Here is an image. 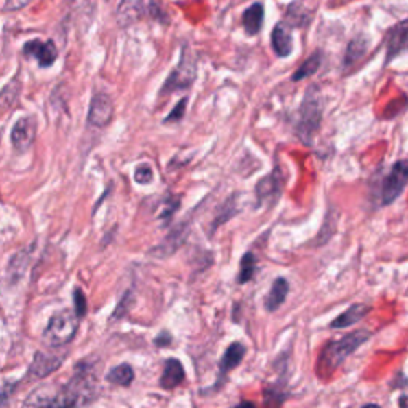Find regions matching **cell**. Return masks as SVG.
Returning <instances> with one entry per match:
<instances>
[{
  "label": "cell",
  "mask_w": 408,
  "mask_h": 408,
  "mask_svg": "<svg viewBox=\"0 0 408 408\" xmlns=\"http://www.w3.org/2000/svg\"><path fill=\"white\" fill-rule=\"evenodd\" d=\"M263 19H265L263 3L255 2L244 10L243 26H244V31L248 32V36H255V34L260 32V29L263 26Z\"/></svg>",
  "instance_id": "obj_16"
},
{
  "label": "cell",
  "mask_w": 408,
  "mask_h": 408,
  "mask_svg": "<svg viewBox=\"0 0 408 408\" xmlns=\"http://www.w3.org/2000/svg\"><path fill=\"white\" fill-rule=\"evenodd\" d=\"M408 184V160L397 161L386 176L381 187V203L391 204Z\"/></svg>",
  "instance_id": "obj_5"
},
{
  "label": "cell",
  "mask_w": 408,
  "mask_h": 408,
  "mask_svg": "<svg viewBox=\"0 0 408 408\" xmlns=\"http://www.w3.org/2000/svg\"><path fill=\"white\" fill-rule=\"evenodd\" d=\"M171 341H173V337H171V333H169V332H166V331L160 332L158 335H156V338H155V345L158 346V348L169 346V345H171Z\"/></svg>",
  "instance_id": "obj_29"
},
{
  "label": "cell",
  "mask_w": 408,
  "mask_h": 408,
  "mask_svg": "<svg viewBox=\"0 0 408 408\" xmlns=\"http://www.w3.org/2000/svg\"><path fill=\"white\" fill-rule=\"evenodd\" d=\"M187 97H182V99L177 102L176 104V107L173 110L169 112V115L165 118L163 120V123L166 125V123H174V121H180L182 118H184V115H185V109H187Z\"/></svg>",
  "instance_id": "obj_24"
},
{
  "label": "cell",
  "mask_w": 408,
  "mask_h": 408,
  "mask_svg": "<svg viewBox=\"0 0 408 408\" xmlns=\"http://www.w3.org/2000/svg\"><path fill=\"white\" fill-rule=\"evenodd\" d=\"M179 206H180V201L177 200V198H173L171 201H168V203H166L165 211H163V213H161V215H160V219L163 220V222L168 224L169 220H171V217H173V215H174L176 211L179 209Z\"/></svg>",
  "instance_id": "obj_27"
},
{
  "label": "cell",
  "mask_w": 408,
  "mask_h": 408,
  "mask_svg": "<svg viewBox=\"0 0 408 408\" xmlns=\"http://www.w3.org/2000/svg\"><path fill=\"white\" fill-rule=\"evenodd\" d=\"M23 53L24 56L36 59L42 69L51 67L58 59V48L53 40L43 42L40 38H34L24 43Z\"/></svg>",
  "instance_id": "obj_8"
},
{
  "label": "cell",
  "mask_w": 408,
  "mask_h": 408,
  "mask_svg": "<svg viewBox=\"0 0 408 408\" xmlns=\"http://www.w3.org/2000/svg\"><path fill=\"white\" fill-rule=\"evenodd\" d=\"M255 267H257V257H255L252 252L244 254L243 259H241V262H239L238 283L239 284L249 283L255 274Z\"/></svg>",
  "instance_id": "obj_20"
},
{
  "label": "cell",
  "mask_w": 408,
  "mask_h": 408,
  "mask_svg": "<svg viewBox=\"0 0 408 408\" xmlns=\"http://www.w3.org/2000/svg\"><path fill=\"white\" fill-rule=\"evenodd\" d=\"M289 286L286 278H276L272 284V289H269V293L265 298V308L268 309L269 313L276 311V309L281 308V304L286 302L287 293H289Z\"/></svg>",
  "instance_id": "obj_15"
},
{
  "label": "cell",
  "mask_w": 408,
  "mask_h": 408,
  "mask_svg": "<svg viewBox=\"0 0 408 408\" xmlns=\"http://www.w3.org/2000/svg\"><path fill=\"white\" fill-rule=\"evenodd\" d=\"M37 136V123L34 117H23L13 125V130L10 132V141L12 147L18 154L29 150L36 141Z\"/></svg>",
  "instance_id": "obj_7"
},
{
  "label": "cell",
  "mask_w": 408,
  "mask_h": 408,
  "mask_svg": "<svg viewBox=\"0 0 408 408\" xmlns=\"http://www.w3.org/2000/svg\"><path fill=\"white\" fill-rule=\"evenodd\" d=\"M404 50H408V21L397 24L387 34V59H392Z\"/></svg>",
  "instance_id": "obj_14"
},
{
  "label": "cell",
  "mask_w": 408,
  "mask_h": 408,
  "mask_svg": "<svg viewBox=\"0 0 408 408\" xmlns=\"http://www.w3.org/2000/svg\"><path fill=\"white\" fill-rule=\"evenodd\" d=\"M106 378L112 385L128 387L134 381V370H132L130 363H120V365L112 368V370L107 373Z\"/></svg>",
  "instance_id": "obj_18"
},
{
  "label": "cell",
  "mask_w": 408,
  "mask_h": 408,
  "mask_svg": "<svg viewBox=\"0 0 408 408\" xmlns=\"http://www.w3.org/2000/svg\"><path fill=\"white\" fill-rule=\"evenodd\" d=\"M196 80V58L190 50L184 48L180 61L176 69L169 73L166 82L161 86L160 95H171L177 90H189Z\"/></svg>",
  "instance_id": "obj_4"
},
{
  "label": "cell",
  "mask_w": 408,
  "mask_h": 408,
  "mask_svg": "<svg viewBox=\"0 0 408 408\" xmlns=\"http://www.w3.org/2000/svg\"><path fill=\"white\" fill-rule=\"evenodd\" d=\"M134 180L141 185H147L154 180V171L149 165H141L134 173Z\"/></svg>",
  "instance_id": "obj_25"
},
{
  "label": "cell",
  "mask_w": 408,
  "mask_h": 408,
  "mask_svg": "<svg viewBox=\"0 0 408 408\" xmlns=\"http://www.w3.org/2000/svg\"><path fill=\"white\" fill-rule=\"evenodd\" d=\"M272 47L279 58H287L293 51V40L286 23H279L272 32Z\"/></svg>",
  "instance_id": "obj_12"
},
{
  "label": "cell",
  "mask_w": 408,
  "mask_h": 408,
  "mask_svg": "<svg viewBox=\"0 0 408 408\" xmlns=\"http://www.w3.org/2000/svg\"><path fill=\"white\" fill-rule=\"evenodd\" d=\"M114 114L115 109L110 96L106 95V93H96L90 101V109H88L86 120L91 126L106 128L114 120Z\"/></svg>",
  "instance_id": "obj_6"
},
{
  "label": "cell",
  "mask_w": 408,
  "mask_h": 408,
  "mask_svg": "<svg viewBox=\"0 0 408 408\" xmlns=\"http://www.w3.org/2000/svg\"><path fill=\"white\" fill-rule=\"evenodd\" d=\"M245 351H248V348H245L244 343H241V341L232 343V345L225 350L224 356H222V359H220V363H219L220 378H222L224 375H227L228 372H232L233 368H236L241 362H243Z\"/></svg>",
  "instance_id": "obj_13"
},
{
  "label": "cell",
  "mask_w": 408,
  "mask_h": 408,
  "mask_svg": "<svg viewBox=\"0 0 408 408\" xmlns=\"http://www.w3.org/2000/svg\"><path fill=\"white\" fill-rule=\"evenodd\" d=\"M78 317L69 309H62L51 316L48 321L45 331H43V341L50 348H61L69 345L77 335L78 328Z\"/></svg>",
  "instance_id": "obj_3"
},
{
  "label": "cell",
  "mask_w": 408,
  "mask_h": 408,
  "mask_svg": "<svg viewBox=\"0 0 408 408\" xmlns=\"http://www.w3.org/2000/svg\"><path fill=\"white\" fill-rule=\"evenodd\" d=\"M185 380V370H184V365H182V362L179 359L176 357H169L168 361L165 362V367H163V373H161L160 376V386L163 387V389H174V387L180 386L182 383Z\"/></svg>",
  "instance_id": "obj_11"
},
{
  "label": "cell",
  "mask_w": 408,
  "mask_h": 408,
  "mask_svg": "<svg viewBox=\"0 0 408 408\" xmlns=\"http://www.w3.org/2000/svg\"><path fill=\"white\" fill-rule=\"evenodd\" d=\"M64 359H66L64 354H50L37 351L34 354L31 365H29V376L40 380V378L51 375L53 372H56L58 368L62 365Z\"/></svg>",
  "instance_id": "obj_10"
},
{
  "label": "cell",
  "mask_w": 408,
  "mask_h": 408,
  "mask_svg": "<svg viewBox=\"0 0 408 408\" xmlns=\"http://www.w3.org/2000/svg\"><path fill=\"white\" fill-rule=\"evenodd\" d=\"M185 235H187V230L176 228L174 232L163 241V244H161L160 248L155 249V252H161L160 257H163V255H166V254H173L174 250L182 244V241L185 239Z\"/></svg>",
  "instance_id": "obj_21"
},
{
  "label": "cell",
  "mask_w": 408,
  "mask_h": 408,
  "mask_svg": "<svg viewBox=\"0 0 408 408\" xmlns=\"http://www.w3.org/2000/svg\"><path fill=\"white\" fill-rule=\"evenodd\" d=\"M368 338H370V332L367 331H357L352 333H348L340 340L328 343V345L324 348L321 354V359H319V363H321L322 370L333 372L337 367H340L348 356L357 350L359 346L363 345Z\"/></svg>",
  "instance_id": "obj_1"
},
{
  "label": "cell",
  "mask_w": 408,
  "mask_h": 408,
  "mask_svg": "<svg viewBox=\"0 0 408 408\" xmlns=\"http://www.w3.org/2000/svg\"><path fill=\"white\" fill-rule=\"evenodd\" d=\"M365 40L363 38H354V40L350 43V47H348V51H346V56H345V64L346 66H350L354 61H357L359 58H361L363 53H365Z\"/></svg>",
  "instance_id": "obj_22"
},
{
  "label": "cell",
  "mask_w": 408,
  "mask_h": 408,
  "mask_svg": "<svg viewBox=\"0 0 408 408\" xmlns=\"http://www.w3.org/2000/svg\"><path fill=\"white\" fill-rule=\"evenodd\" d=\"M32 0H5L3 10L5 12H18V10L26 8Z\"/></svg>",
  "instance_id": "obj_28"
},
{
  "label": "cell",
  "mask_w": 408,
  "mask_h": 408,
  "mask_svg": "<svg viewBox=\"0 0 408 408\" xmlns=\"http://www.w3.org/2000/svg\"><path fill=\"white\" fill-rule=\"evenodd\" d=\"M400 405H408V399H402L400 400Z\"/></svg>",
  "instance_id": "obj_30"
},
{
  "label": "cell",
  "mask_w": 408,
  "mask_h": 408,
  "mask_svg": "<svg viewBox=\"0 0 408 408\" xmlns=\"http://www.w3.org/2000/svg\"><path fill=\"white\" fill-rule=\"evenodd\" d=\"M73 307H75V314L78 317H83L86 314V297L80 287L73 289Z\"/></svg>",
  "instance_id": "obj_23"
},
{
  "label": "cell",
  "mask_w": 408,
  "mask_h": 408,
  "mask_svg": "<svg viewBox=\"0 0 408 408\" xmlns=\"http://www.w3.org/2000/svg\"><path fill=\"white\" fill-rule=\"evenodd\" d=\"M321 62H322V53L321 51L313 53V55L309 56L307 61H304L302 66L297 69V72H295L292 75V80L300 82V80H303V78L314 75V73L319 71V67H321Z\"/></svg>",
  "instance_id": "obj_19"
},
{
  "label": "cell",
  "mask_w": 408,
  "mask_h": 408,
  "mask_svg": "<svg viewBox=\"0 0 408 408\" xmlns=\"http://www.w3.org/2000/svg\"><path fill=\"white\" fill-rule=\"evenodd\" d=\"M370 313V308L367 304H352L346 309L345 313H341L335 321L331 324L332 328H346L351 327L352 324H356L367 316Z\"/></svg>",
  "instance_id": "obj_17"
},
{
  "label": "cell",
  "mask_w": 408,
  "mask_h": 408,
  "mask_svg": "<svg viewBox=\"0 0 408 408\" xmlns=\"http://www.w3.org/2000/svg\"><path fill=\"white\" fill-rule=\"evenodd\" d=\"M283 177L279 176V169H274L272 174L265 176L263 179L255 187V196H257V204L259 206H267V204H274L279 200V196L283 193Z\"/></svg>",
  "instance_id": "obj_9"
},
{
  "label": "cell",
  "mask_w": 408,
  "mask_h": 408,
  "mask_svg": "<svg viewBox=\"0 0 408 408\" xmlns=\"http://www.w3.org/2000/svg\"><path fill=\"white\" fill-rule=\"evenodd\" d=\"M322 120V99L317 86H309L303 97L300 107V120L297 126V134L304 144H311Z\"/></svg>",
  "instance_id": "obj_2"
},
{
  "label": "cell",
  "mask_w": 408,
  "mask_h": 408,
  "mask_svg": "<svg viewBox=\"0 0 408 408\" xmlns=\"http://www.w3.org/2000/svg\"><path fill=\"white\" fill-rule=\"evenodd\" d=\"M131 303H132V292H126L125 295H123V298L120 300V302H118L115 311L110 316V319H120L125 316V314L128 313V309H130Z\"/></svg>",
  "instance_id": "obj_26"
}]
</instances>
